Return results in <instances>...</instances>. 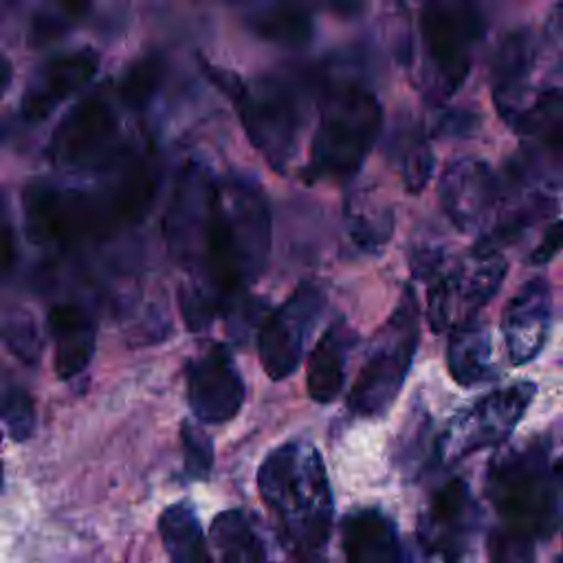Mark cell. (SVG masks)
<instances>
[{
    "label": "cell",
    "instance_id": "1",
    "mask_svg": "<svg viewBox=\"0 0 563 563\" xmlns=\"http://www.w3.org/2000/svg\"><path fill=\"white\" fill-rule=\"evenodd\" d=\"M271 251V211L257 180L229 174L213 185L200 246L205 288L220 306L231 303L264 273Z\"/></svg>",
    "mask_w": 563,
    "mask_h": 563
},
{
    "label": "cell",
    "instance_id": "2",
    "mask_svg": "<svg viewBox=\"0 0 563 563\" xmlns=\"http://www.w3.org/2000/svg\"><path fill=\"white\" fill-rule=\"evenodd\" d=\"M383 125L378 97L356 79H330L319 95V121L306 178L347 183L374 147Z\"/></svg>",
    "mask_w": 563,
    "mask_h": 563
},
{
    "label": "cell",
    "instance_id": "3",
    "mask_svg": "<svg viewBox=\"0 0 563 563\" xmlns=\"http://www.w3.org/2000/svg\"><path fill=\"white\" fill-rule=\"evenodd\" d=\"M257 486L295 539L306 545L328 539L330 486L321 455L310 442L290 440L273 449L260 466Z\"/></svg>",
    "mask_w": 563,
    "mask_h": 563
},
{
    "label": "cell",
    "instance_id": "4",
    "mask_svg": "<svg viewBox=\"0 0 563 563\" xmlns=\"http://www.w3.org/2000/svg\"><path fill=\"white\" fill-rule=\"evenodd\" d=\"M563 462L552 460L541 444L512 451L497 460L488 475V495L504 519V532L534 541L556 526Z\"/></svg>",
    "mask_w": 563,
    "mask_h": 563
},
{
    "label": "cell",
    "instance_id": "5",
    "mask_svg": "<svg viewBox=\"0 0 563 563\" xmlns=\"http://www.w3.org/2000/svg\"><path fill=\"white\" fill-rule=\"evenodd\" d=\"M420 339V310L416 292L405 286L396 308L369 341L361 372L356 374L347 407L358 416L385 413L396 400Z\"/></svg>",
    "mask_w": 563,
    "mask_h": 563
},
{
    "label": "cell",
    "instance_id": "6",
    "mask_svg": "<svg viewBox=\"0 0 563 563\" xmlns=\"http://www.w3.org/2000/svg\"><path fill=\"white\" fill-rule=\"evenodd\" d=\"M227 97L233 99L242 128L266 163L284 174L292 163L303 130V90L277 75L235 79Z\"/></svg>",
    "mask_w": 563,
    "mask_h": 563
},
{
    "label": "cell",
    "instance_id": "7",
    "mask_svg": "<svg viewBox=\"0 0 563 563\" xmlns=\"http://www.w3.org/2000/svg\"><path fill=\"white\" fill-rule=\"evenodd\" d=\"M418 26L424 57V95L433 103H442L468 77L484 33V18L475 4L435 0L422 4Z\"/></svg>",
    "mask_w": 563,
    "mask_h": 563
},
{
    "label": "cell",
    "instance_id": "8",
    "mask_svg": "<svg viewBox=\"0 0 563 563\" xmlns=\"http://www.w3.org/2000/svg\"><path fill=\"white\" fill-rule=\"evenodd\" d=\"M26 233L42 246H70L108 233L117 220L125 222L114 191L106 198L86 191L31 183L22 196Z\"/></svg>",
    "mask_w": 563,
    "mask_h": 563
},
{
    "label": "cell",
    "instance_id": "9",
    "mask_svg": "<svg viewBox=\"0 0 563 563\" xmlns=\"http://www.w3.org/2000/svg\"><path fill=\"white\" fill-rule=\"evenodd\" d=\"M418 275H429L427 319L435 332H442L473 321L475 312L497 295L506 260L497 249L477 244L464 262L449 268L438 253Z\"/></svg>",
    "mask_w": 563,
    "mask_h": 563
},
{
    "label": "cell",
    "instance_id": "10",
    "mask_svg": "<svg viewBox=\"0 0 563 563\" xmlns=\"http://www.w3.org/2000/svg\"><path fill=\"white\" fill-rule=\"evenodd\" d=\"M325 310V292L314 279H301L297 288L260 325L257 352L268 378L284 380L299 367L308 336Z\"/></svg>",
    "mask_w": 563,
    "mask_h": 563
},
{
    "label": "cell",
    "instance_id": "11",
    "mask_svg": "<svg viewBox=\"0 0 563 563\" xmlns=\"http://www.w3.org/2000/svg\"><path fill=\"white\" fill-rule=\"evenodd\" d=\"M51 161L64 169L95 172L112 165L121 152L117 110L101 95L81 99L51 136Z\"/></svg>",
    "mask_w": 563,
    "mask_h": 563
},
{
    "label": "cell",
    "instance_id": "12",
    "mask_svg": "<svg viewBox=\"0 0 563 563\" xmlns=\"http://www.w3.org/2000/svg\"><path fill=\"white\" fill-rule=\"evenodd\" d=\"M534 398L532 383H515L506 389H497L471 409L462 411L449 422L446 433L440 440V453L444 460L468 455L482 446L504 442Z\"/></svg>",
    "mask_w": 563,
    "mask_h": 563
},
{
    "label": "cell",
    "instance_id": "13",
    "mask_svg": "<svg viewBox=\"0 0 563 563\" xmlns=\"http://www.w3.org/2000/svg\"><path fill=\"white\" fill-rule=\"evenodd\" d=\"M187 400L198 422L222 424L244 402V380L231 352L216 343L187 365Z\"/></svg>",
    "mask_w": 563,
    "mask_h": 563
},
{
    "label": "cell",
    "instance_id": "14",
    "mask_svg": "<svg viewBox=\"0 0 563 563\" xmlns=\"http://www.w3.org/2000/svg\"><path fill=\"white\" fill-rule=\"evenodd\" d=\"M99 55L92 48H77L55 55L40 64L22 92V117L40 123L62 106L70 95L81 90L97 73Z\"/></svg>",
    "mask_w": 563,
    "mask_h": 563
},
{
    "label": "cell",
    "instance_id": "15",
    "mask_svg": "<svg viewBox=\"0 0 563 563\" xmlns=\"http://www.w3.org/2000/svg\"><path fill=\"white\" fill-rule=\"evenodd\" d=\"M499 194V183L490 167L473 156L455 158L440 178V202L462 233L482 229Z\"/></svg>",
    "mask_w": 563,
    "mask_h": 563
},
{
    "label": "cell",
    "instance_id": "16",
    "mask_svg": "<svg viewBox=\"0 0 563 563\" xmlns=\"http://www.w3.org/2000/svg\"><path fill=\"white\" fill-rule=\"evenodd\" d=\"M213 185L216 180L200 163H189L180 174L167 216V240L180 262L189 264L200 257Z\"/></svg>",
    "mask_w": 563,
    "mask_h": 563
},
{
    "label": "cell",
    "instance_id": "17",
    "mask_svg": "<svg viewBox=\"0 0 563 563\" xmlns=\"http://www.w3.org/2000/svg\"><path fill=\"white\" fill-rule=\"evenodd\" d=\"M537 62V44L528 29L510 31L497 46L493 57V99L499 117L512 128L521 112L532 103V68Z\"/></svg>",
    "mask_w": 563,
    "mask_h": 563
},
{
    "label": "cell",
    "instance_id": "18",
    "mask_svg": "<svg viewBox=\"0 0 563 563\" xmlns=\"http://www.w3.org/2000/svg\"><path fill=\"white\" fill-rule=\"evenodd\" d=\"M550 286L543 277L528 279L506 303L501 334L512 365H526L537 358L550 330Z\"/></svg>",
    "mask_w": 563,
    "mask_h": 563
},
{
    "label": "cell",
    "instance_id": "19",
    "mask_svg": "<svg viewBox=\"0 0 563 563\" xmlns=\"http://www.w3.org/2000/svg\"><path fill=\"white\" fill-rule=\"evenodd\" d=\"M473 517L468 486L462 479L446 482L431 499L422 521V541L429 550L455 561L464 550V537Z\"/></svg>",
    "mask_w": 563,
    "mask_h": 563
},
{
    "label": "cell",
    "instance_id": "20",
    "mask_svg": "<svg viewBox=\"0 0 563 563\" xmlns=\"http://www.w3.org/2000/svg\"><path fill=\"white\" fill-rule=\"evenodd\" d=\"M48 332L53 336V367L62 380L79 376L95 354L97 330L92 317L77 303H57L48 310Z\"/></svg>",
    "mask_w": 563,
    "mask_h": 563
},
{
    "label": "cell",
    "instance_id": "21",
    "mask_svg": "<svg viewBox=\"0 0 563 563\" xmlns=\"http://www.w3.org/2000/svg\"><path fill=\"white\" fill-rule=\"evenodd\" d=\"M356 336L347 328L345 321H334L317 341L308 358V374L306 387L314 402L328 405L339 398L343 380H345V365L350 350Z\"/></svg>",
    "mask_w": 563,
    "mask_h": 563
},
{
    "label": "cell",
    "instance_id": "22",
    "mask_svg": "<svg viewBox=\"0 0 563 563\" xmlns=\"http://www.w3.org/2000/svg\"><path fill=\"white\" fill-rule=\"evenodd\" d=\"M341 532V548L347 563H389L396 559V528L378 510H358L350 515Z\"/></svg>",
    "mask_w": 563,
    "mask_h": 563
},
{
    "label": "cell",
    "instance_id": "23",
    "mask_svg": "<svg viewBox=\"0 0 563 563\" xmlns=\"http://www.w3.org/2000/svg\"><path fill=\"white\" fill-rule=\"evenodd\" d=\"M446 365L451 378L462 387H475L490 380L495 372L486 325L466 321L453 328L446 343Z\"/></svg>",
    "mask_w": 563,
    "mask_h": 563
},
{
    "label": "cell",
    "instance_id": "24",
    "mask_svg": "<svg viewBox=\"0 0 563 563\" xmlns=\"http://www.w3.org/2000/svg\"><path fill=\"white\" fill-rule=\"evenodd\" d=\"M246 26L262 40L279 46H306L314 35L312 15L299 4H264L244 15Z\"/></svg>",
    "mask_w": 563,
    "mask_h": 563
},
{
    "label": "cell",
    "instance_id": "25",
    "mask_svg": "<svg viewBox=\"0 0 563 563\" xmlns=\"http://www.w3.org/2000/svg\"><path fill=\"white\" fill-rule=\"evenodd\" d=\"M158 532L169 563H211L198 515L187 501L172 504L163 510Z\"/></svg>",
    "mask_w": 563,
    "mask_h": 563
},
{
    "label": "cell",
    "instance_id": "26",
    "mask_svg": "<svg viewBox=\"0 0 563 563\" xmlns=\"http://www.w3.org/2000/svg\"><path fill=\"white\" fill-rule=\"evenodd\" d=\"M211 541L222 563H262L264 559L262 543L240 510H227L213 519Z\"/></svg>",
    "mask_w": 563,
    "mask_h": 563
},
{
    "label": "cell",
    "instance_id": "27",
    "mask_svg": "<svg viewBox=\"0 0 563 563\" xmlns=\"http://www.w3.org/2000/svg\"><path fill=\"white\" fill-rule=\"evenodd\" d=\"M345 220L350 238L358 244V249L374 251L385 244L391 235L394 216L389 209H380L376 202L365 196L350 198L345 202Z\"/></svg>",
    "mask_w": 563,
    "mask_h": 563
},
{
    "label": "cell",
    "instance_id": "28",
    "mask_svg": "<svg viewBox=\"0 0 563 563\" xmlns=\"http://www.w3.org/2000/svg\"><path fill=\"white\" fill-rule=\"evenodd\" d=\"M0 341L24 365H35L42 354V339L31 312L11 308L0 312Z\"/></svg>",
    "mask_w": 563,
    "mask_h": 563
},
{
    "label": "cell",
    "instance_id": "29",
    "mask_svg": "<svg viewBox=\"0 0 563 563\" xmlns=\"http://www.w3.org/2000/svg\"><path fill=\"white\" fill-rule=\"evenodd\" d=\"M163 77H165V62L161 55L152 53L136 59L121 79V86H119L121 99L130 108H136V110L145 108L154 99V95L161 90Z\"/></svg>",
    "mask_w": 563,
    "mask_h": 563
},
{
    "label": "cell",
    "instance_id": "30",
    "mask_svg": "<svg viewBox=\"0 0 563 563\" xmlns=\"http://www.w3.org/2000/svg\"><path fill=\"white\" fill-rule=\"evenodd\" d=\"M0 420L15 442H24L35 431V402L20 385L0 387Z\"/></svg>",
    "mask_w": 563,
    "mask_h": 563
},
{
    "label": "cell",
    "instance_id": "31",
    "mask_svg": "<svg viewBox=\"0 0 563 563\" xmlns=\"http://www.w3.org/2000/svg\"><path fill=\"white\" fill-rule=\"evenodd\" d=\"M86 11H88L86 4H55V7L42 9L31 20V29H29L31 44L33 46H44L53 40L64 37V33L68 29H73V24Z\"/></svg>",
    "mask_w": 563,
    "mask_h": 563
},
{
    "label": "cell",
    "instance_id": "32",
    "mask_svg": "<svg viewBox=\"0 0 563 563\" xmlns=\"http://www.w3.org/2000/svg\"><path fill=\"white\" fill-rule=\"evenodd\" d=\"M433 172V152L422 132H416L407 139L400 152V174L405 189L409 194H418L424 189L429 176Z\"/></svg>",
    "mask_w": 563,
    "mask_h": 563
},
{
    "label": "cell",
    "instance_id": "33",
    "mask_svg": "<svg viewBox=\"0 0 563 563\" xmlns=\"http://www.w3.org/2000/svg\"><path fill=\"white\" fill-rule=\"evenodd\" d=\"M180 440L185 453V473L191 479H205L213 466L211 438L191 420L180 424Z\"/></svg>",
    "mask_w": 563,
    "mask_h": 563
},
{
    "label": "cell",
    "instance_id": "34",
    "mask_svg": "<svg viewBox=\"0 0 563 563\" xmlns=\"http://www.w3.org/2000/svg\"><path fill=\"white\" fill-rule=\"evenodd\" d=\"M220 303L200 286H183L180 288V312L189 330L198 332L209 328L216 319Z\"/></svg>",
    "mask_w": 563,
    "mask_h": 563
},
{
    "label": "cell",
    "instance_id": "35",
    "mask_svg": "<svg viewBox=\"0 0 563 563\" xmlns=\"http://www.w3.org/2000/svg\"><path fill=\"white\" fill-rule=\"evenodd\" d=\"M493 563H530L532 543L519 537H512L504 530H495L488 541Z\"/></svg>",
    "mask_w": 563,
    "mask_h": 563
},
{
    "label": "cell",
    "instance_id": "36",
    "mask_svg": "<svg viewBox=\"0 0 563 563\" xmlns=\"http://www.w3.org/2000/svg\"><path fill=\"white\" fill-rule=\"evenodd\" d=\"M18 260V240L11 207L7 196L0 191V279H4Z\"/></svg>",
    "mask_w": 563,
    "mask_h": 563
},
{
    "label": "cell",
    "instance_id": "37",
    "mask_svg": "<svg viewBox=\"0 0 563 563\" xmlns=\"http://www.w3.org/2000/svg\"><path fill=\"white\" fill-rule=\"evenodd\" d=\"M563 249V220L554 222L537 244V249L530 255V264H545L550 262L559 251Z\"/></svg>",
    "mask_w": 563,
    "mask_h": 563
},
{
    "label": "cell",
    "instance_id": "38",
    "mask_svg": "<svg viewBox=\"0 0 563 563\" xmlns=\"http://www.w3.org/2000/svg\"><path fill=\"white\" fill-rule=\"evenodd\" d=\"M548 42H550V46L556 55L559 68L563 73V4H559L548 20Z\"/></svg>",
    "mask_w": 563,
    "mask_h": 563
},
{
    "label": "cell",
    "instance_id": "39",
    "mask_svg": "<svg viewBox=\"0 0 563 563\" xmlns=\"http://www.w3.org/2000/svg\"><path fill=\"white\" fill-rule=\"evenodd\" d=\"M11 75H13L11 62L0 53V95L9 88V84H11Z\"/></svg>",
    "mask_w": 563,
    "mask_h": 563
},
{
    "label": "cell",
    "instance_id": "40",
    "mask_svg": "<svg viewBox=\"0 0 563 563\" xmlns=\"http://www.w3.org/2000/svg\"><path fill=\"white\" fill-rule=\"evenodd\" d=\"M550 145H554V150H556L559 156L563 158V121H561V125H559V130H556V134H554V139H552Z\"/></svg>",
    "mask_w": 563,
    "mask_h": 563
},
{
    "label": "cell",
    "instance_id": "41",
    "mask_svg": "<svg viewBox=\"0 0 563 563\" xmlns=\"http://www.w3.org/2000/svg\"><path fill=\"white\" fill-rule=\"evenodd\" d=\"M2 486H4V466L0 462V493H2Z\"/></svg>",
    "mask_w": 563,
    "mask_h": 563
},
{
    "label": "cell",
    "instance_id": "42",
    "mask_svg": "<svg viewBox=\"0 0 563 563\" xmlns=\"http://www.w3.org/2000/svg\"><path fill=\"white\" fill-rule=\"evenodd\" d=\"M0 440H2V433H0Z\"/></svg>",
    "mask_w": 563,
    "mask_h": 563
}]
</instances>
